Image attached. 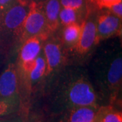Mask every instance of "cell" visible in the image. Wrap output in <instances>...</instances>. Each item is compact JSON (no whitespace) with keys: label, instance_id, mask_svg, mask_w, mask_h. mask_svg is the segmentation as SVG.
Masks as SVG:
<instances>
[{"label":"cell","instance_id":"1","mask_svg":"<svg viewBox=\"0 0 122 122\" xmlns=\"http://www.w3.org/2000/svg\"><path fill=\"white\" fill-rule=\"evenodd\" d=\"M46 84V96L53 114L82 107H100L99 96L87 69L65 66L49 79Z\"/></svg>","mask_w":122,"mask_h":122},{"label":"cell","instance_id":"2","mask_svg":"<svg viewBox=\"0 0 122 122\" xmlns=\"http://www.w3.org/2000/svg\"><path fill=\"white\" fill-rule=\"evenodd\" d=\"M98 94L115 100L121 90L122 53L120 43L111 42L97 50L87 69Z\"/></svg>","mask_w":122,"mask_h":122},{"label":"cell","instance_id":"3","mask_svg":"<svg viewBox=\"0 0 122 122\" xmlns=\"http://www.w3.org/2000/svg\"><path fill=\"white\" fill-rule=\"evenodd\" d=\"M29 10V4L18 1L0 14V52L5 56L19 41L23 23Z\"/></svg>","mask_w":122,"mask_h":122},{"label":"cell","instance_id":"4","mask_svg":"<svg viewBox=\"0 0 122 122\" xmlns=\"http://www.w3.org/2000/svg\"><path fill=\"white\" fill-rule=\"evenodd\" d=\"M51 35L40 1H32L29 4V10L23 23L18 42L22 44L25 40L34 36L46 40Z\"/></svg>","mask_w":122,"mask_h":122},{"label":"cell","instance_id":"5","mask_svg":"<svg viewBox=\"0 0 122 122\" xmlns=\"http://www.w3.org/2000/svg\"><path fill=\"white\" fill-rule=\"evenodd\" d=\"M95 44L108 39L120 36L122 33V18H119L108 10L97 14L96 21Z\"/></svg>","mask_w":122,"mask_h":122},{"label":"cell","instance_id":"6","mask_svg":"<svg viewBox=\"0 0 122 122\" xmlns=\"http://www.w3.org/2000/svg\"><path fill=\"white\" fill-rule=\"evenodd\" d=\"M43 44V53L46 61V81L62 68L65 61V56L62 51V44L58 39L48 37Z\"/></svg>","mask_w":122,"mask_h":122},{"label":"cell","instance_id":"7","mask_svg":"<svg viewBox=\"0 0 122 122\" xmlns=\"http://www.w3.org/2000/svg\"><path fill=\"white\" fill-rule=\"evenodd\" d=\"M96 16L92 9L87 12V16L82 22V28L78 42L73 50L79 56H86L96 46Z\"/></svg>","mask_w":122,"mask_h":122},{"label":"cell","instance_id":"8","mask_svg":"<svg viewBox=\"0 0 122 122\" xmlns=\"http://www.w3.org/2000/svg\"><path fill=\"white\" fill-rule=\"evenodd\" d=\"M0 98H20L17 66L12 62L0 73Z\"/></svg>","mask_w":122,"mask_h":122},{"label":"cell","instance_id":"9","mask_svg":"<svg viewBox=\"0 0 122 122\" xmlns=\"http://www.w3.org/2000/svg\"><path fill=\"white\" fill-rule=\"evenodd\" d=\"M98 108L82 107L68 109L54 114L51 122H94Z\"/></svg>","mask_w":122,"mask_h":122},{"label":"cell","instance_id":"10","mask_svg":"<svg viewBox=\"0 0 122 122\" xmlns=\"http://www.w3.org/2000/svg\"><path fill=\"white\" fill-rule=\"evenodd\" d=\"M44 39L40 37H30L25 40L20 48L18 66L30 65L34 62L42 50Z\"/></svg>","mask_w":122,"mask_h":122},{"label":"cell","instance_id":"11","mask_svg":"<svg viewBox=\"0 0 122 122\" xmlns=\"http://www.w3.org/2000/svg\"><path fill=\"white\" fill-rule=\"evenodd\" d=\"M47 26L50 33L52 34L60 25L59 14L61 5L59 0H40Z\"/></svg>","mask_w":122,"mask_h":122},{"label":"cell","instance_id":"12","mask_svg":"<svg viewBox=\"0 0 122 122\" xmlns=\"http://www.w3.org/2000/svg\"><path fill=\"white\" fill-rule=\"evenodd\" d=\"M46 61L44 53L41 51L35 59L34 65L30 71L27 80L28 92H31L41 81H44L46 75Z\"/></svg>","mask_w":122,"mask_h":122},{"label":"cell","instance_id":"13","mask_svg":"<svg viewBox=\"0 0 122 122\" xmlns=\"http://www.w3.org/2000/svg\"><path fill=\"white\" fill-rule=\"evenodd\" d=\"M81 28L82 23L78 22H75L63 26L61 40L62 46L67 47L70 50H73L78 42Z\"/></svg>","mask_w":122,"mask_h":122},{"label":"cell","instance_id":"14","mask_svg":"<svg viewBox=\"0 0 122 122\" xmlns=\"http://www.w3.org/2000/svg\"><path fill=\"white\" fill-rule=\"evenodd\" d=\"M94 122H122V113L111 107H100Z\"/></svg>","mask_w":122,"mask_h":122},{"label":"cell","instance_id":"15","mask_svg":"<svg viewBox=\"0 0 122 122\" xmlns=\"http://www.w3.org/2000/svg\"><path fill=\"white\" fill-rule=\"evenodd\" d=\"M83 14L87 15V13H84L83 12L73 8L61 7L59 14L60 25L65 26L75 22L82 23L83 21H81L80 19L81 18H82Z\"/></svg>","mask_w":122,"mask_h":122},{"label":"cell","instance_id":"16","mask_svg":"<svg viewBox=\"0 0 122 122\" xmlns=\"http://www.w3.org/2000/svg\"><path fill=\"white\" fill-rule=\"evenodd\" d=\"M20 98H0V119L16 113L20 109Z\"/></svg>","mask_w":122,"mask_h":122},{"label":"cell","instance_id":"17","mask_svg":"<svg viewBox=\"0 0 122 122\" xmlns=\"http://www.w3.org/2000/svg\"><path fill=\"white\" fill-rule=\"evenodd\" d=\"M87 1L94 0H59L61 7L75 9L86 14L90 10Z\"/></svg>","mask_w":122,"mask_h":122},{"label":"cell","instance_id":"18","mask_svg":"<svg viewBox=\"0 0 122 122\" xmlns=\"http://www.w3.org/2000/svg\"><path fill=\"white\" fill-rule=\"evenodd\" d=\"M106 10L118 18H122V1H116L112 4L109 5Z\"/></svg>","mask_w":122,"mask_h":122},{"label":"cell","instance_id":"19","mask_svg":"<svg viewBox=\"0 0 122 122\" xmlns=\"http://www.w3.org/2000/svg\"><path fill=\"white\" fill-rule=\"evenodd\" d=\"M0 122H26L22 117L15 115V114H12L8 116L0 119Z\"/></svg>","mask_w":122,"mask_h":122},{"label":"cell","instance_id":"20","mask_svg":"<svg viewBox=\"0 0 122 122\" xmlns=\"http://www.w3.org/2000/svg\"><path fill=\"white\" fill-rule=\"evenodd\" d=\"M20 0H0V14Z\"/></svg>","mask_w":122,"mask_h":122},{"label":"cell","instance_id":"21","mask_svg":"<svg viewBox=\"0 0 122 122\" xmlns=\"http://www.w3.org/2000/svg\"><path fill=\"white\" fill-rule=\"evenodd\" d=\"M119 1H122V0H95V3L98 8L106 9L109 5Z\"/></svg>","mask_w":122,"mask_h":122},{"label":"cell","instance_id":"22","mask_svg":"<svg viewBox=\"0 0 122 122\" xmlns=\"http://www.w3.org/2000/svg\"><path fill=\"white\" fill-rule=\"evenodd\" d=\"M20 1L23 2V3L27 4H30L32 1H39L40 0H20Z\"/></svg>","mask_w":122,"mask_h":122},{"label":"cell","instance_id":"23","mask_svg":"<svg viewBox=\"0 0 122 122\" xmlns=\"http://www.w3.org/2000/svg\"><path fill=\"white\" fill-rule=\"evenodd\" d=\"M5 56L2 54V53L0 52V69H1V65H2V63H3V59H4V58H5Z\"/></svg>","mask_w":122,"mask_h":122}]
</instances>
